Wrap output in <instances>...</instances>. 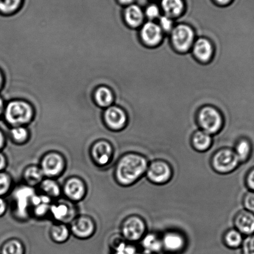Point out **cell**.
I'll list each match as a JSON object with an SVG mask.
<instances>
[{
  "mask_svg": "<svg viewBox=\"0 0 254 254\" xmlns=\"http://www.w3.org/2000/svg\"><path fill=\"white\" fill-rule=\"evenodd\" d=\"M245 183L249 191H254V166L251 168L247 173Z\"/></svg>",
  "mask_w": 254,
  "mask_h": 254,
  "instance_id": "cell-38",
  "label": "cell"
},
{
  "mask_svg": "<svg viewBox=\"0 0 254 254\" xmlns=\"http://www.w3.org/2000/svg\"><path fill=\"white\" fill-rule=\"evenodd\" d=\"M162 249L170 254L183 251L187 246V239L183 233L177 230H169L161 236Z\"/></svg>",
  "mask_w": 254,
  "mask_h": 254,
  "instance_id": "cell-13",
  "label": "cell"
},
{
  "mask_svg": "<svg viewBox=\"0 0 254 254\" xmlns=\"http://www.w3.org/2000/svg\"><path fill=\"white\" fill-rule=\"evenodd\" d=\"M119 1L123 4H129L132 3L133 0H119Z\"/></svg>",
  "mask_w": 254,
  "mask_h": 254,
  "instance_id": "cell-43",
  "label": "cell"
},
{
  "mask_svg": "<svg viewBox=\"0 0 254 254\" xmlns=\"http://www.w3.org/2000/svg\"><path fill=\"white\" fill-rule=\"evenodd\" d=\"M1 82H2V77H1V73H0V86H1Z\"/></svg>",
  "mask_w": 254,
  "mask_h": 254,
  "instance_id": "cell-46",
  "label": "cell"
},
{
  "mask_svg": "<svg viewBox=\"0 0 254 254\" xmlns=\"http://www.w3.org/2000/svg\"><path fill=\"white\" fill-rule=\"evenodd\" d=\"M44 178L45 177H44L39 165H28L24 169L23 174H22L23 184L33 187V188L38 187Z\"/></svg>",
  "mask_w": 254,
  "mask_h": 254,
  "instance_id": "cell-19",
  "label": "cell"
},
{
  "mask_svg": "<svg viewBox=\"0 0 254 254\" xmlns=\"http://www.w3.org/2000/svg\"><path fill=\"white\" fill-rule=\"evenodd\" d=\"M71 235L68 224L56 223L49 229V237L56 244L65 243L70 239Z\"/></svg>",
  "mask_w": 254,
  "mask_h": 254,
  "instance_id": "cell-20",
  "label": "cell"
},
{
  "mask_svg": "<svg viewBox=\"0 0 254 254\" xmlns=\"http://www.w3.org/2000/svg\"><path fill=\"white\" fill-rule=\"evenodd\" d=\"M11 135L14 142L19 145L25 144L29 137L28 130L22 127L13 128L11 130Z\"/></svg>",
  "mask_w": 254,
  "mask_h": 254,
  "instance_id": "cell-33",
  "label": "cell"
},
{
  "mask_svg": "<svg viewBox=\"0 0 254 254\" xmlns=\"http://www.w3.org/2000/svg\"><path fill=\"white\" fill-rule=\"evenodd\" d=\"M159 23L160 28L165 31L169 32L171 31L172 27H173V21L168 16L160 17Z\"/></svg>",
  "mask_w": 254,
  "mask_h": 254,
  "instance_id": "cell-37",
  "label": "cell"
},
{
  "mask_svg": "<svg viewBox=\"0 0 254 254\" xmlns=\"http://www.w3.org/2000/svg\"><path fill=\"white\" fill-rule=\"evenodd\" d=\"M173 175V169L169 162L163 159H155L149 162L145 176L150 183L164 186L171 181Z\"/></svg>",
  "mask_w": 254,
  "mask_h": 254,
  "instance_id": "cell-6",
  "label": "cell"
},
{
  "mask_svg": "<svg viewBox=\"0 0 254 254\" xmlns=\"http://www.w3.org/2000/svg\"><path fill=\"white\" fill-rule=\"evenodd\" d=\"M223 241L227 248L236 249L241 248L244 241V236L234 228L227 230L223 234Z\"/></svg>",
  "mask_w": 254,
  "mask_h": 254,
  "instance_id": "cell-25",
  "label": "cell"
},
{
  "mask_svg": "<svg viewBox=\"0 0 254 254\" xmlns=\"http://www.w3.org/2000/svg\"><path fill=\"white\" fill-rule=\"evenodd\" d=\"M213 139L210 134L199 130L194 133L191 138V145L193 149L199 152H206L210 149Z\"/></svg>",
  "mask_w": 254,
  "mask_h": 254,
  "instance_id": "cell-23",
  "label": "cell"
},
{
  "mask_svg": "<svg viewBox=\"0 0 254 254\" xmlns=\"http://www.w3.org/2000/svg\"><path fill=\"white\" fill-rule=\"evenodd\" d=\"M140 254H154L146 253V252H143V253H140Z\"/></svg>",
  "mask_w": 254,
  "mask_h": 254,
  "instance_id": "cell-47",
  "label": "cell"
},
{
  "mask_svg": "<svg viewBox=\"0 0 254 254\" xmlns=\"http://www.w3.org/2000/svg\"><path fill=\"white\" fill-rule=\"evenodd\" d=\"M105 120L111 129L118 130L125 127L127 117L122 109L113 107L106 111Z\"/></svg>",
  "mask_w": 254,
  "mask_h": 254,
  "instance_id": "cell-18",
  "label": "cell"
},
{
  "mask_svg": "<svg viewBox=\"0 0 254 254\" xmlns=\"http://www.w3.org/2000/svg\"><path fill=\"white\" fill-rule=\"evenodd\" d=\"M38 188L40 190L39 193L45 194L53 200L59 199L63 194L62 186L56 181V179L44 178L41 183L39 184Z\"/></svg>",
  "mask_w": 254,
  "mask_h": 254,
  "instance_id": "cell-21",
  "label": "cell"
},
{
  "mask_svg": "<svg viewBox=\"0 0 254 254\" xmlns=\"http://www.w3.org/2000/svg\"><path fill=\"white\" fill-rule=\"evenodd\" d=\"M68 226L71 235L80 240L92 238L97 231V224L94 219L88 215L78 214Z\"/></svg>",
  "mask_w": 254,
  "mask_h": 254,
  "instance_id": "cell-8",
  "label": "cell"
},
{
  "mask_svg": "<svg viewBox=\"0 0 254 254\" xmlns=\"http://www.w3.org/2000/svg\"><path fill=\"white\" fill-rule=\"evenodd\" d=\"M8 210V203L4 197L0 196V218L6 214Z\"/></svg>",
  "mask_w": 254,
  "mask_h": 254,
  "instance_id": "cell-40",
  "label": "cell"
},
{
  "mask_svg": "<svg viewBox=\"0 0 254 254\" xmlns=\"http://www.w3.org/2000/svg\"><path fill=\"white\" fill-rule=\"evenodd\" d=\"M115 149L110 142L99 140L93 143L90 149V156L94 164L99 167H105L112 162Z\"/></svg>",
  "mask_w": 254,
  "mask_h": 254,
  "instance_id": "cell-10",
  "label": "cell"
},
{
  "mask_svg": "<svg viewBox=\"0 0 254 254\" xmlns=\"http://www.w3.org/2000/svg\"><path fill=\"white\" fill-rule=\"evenodd\" d=\"M199 124L201 130L213 135L220 130L222 120L218 111L211 107L204 108L199 115Z\"/></svg>",
  "mask_w": 254,
  "mask_h": 254,
  "instance_id": "cell-12",
  "label": "cell"
},
{
  "mask_svg": "<svg viewBox=\"0 0 254 254\" xmlns=\"http://www.w3.org/2000/svg\"><path fill=\"white\" fill-rule=\"evenodd\" d=\"M243 203L244 209L254 214V191L247 192L244 194Z\"/></svg>",
  "mask_w": 254,
  "mask_h": 254,
  "instance_id": "cell-36",
  "label": "cell"
},
{
  "mask_svg": "<svg viewBox=\"0 0 254 254\" xmlns=\"http://www.w3.org/2000/svg\"><path fill=\"white\" fill-rule=\"evenodd\" d=\"M149 164L146 157L140 153H126L115 165V181L123 187L132 186L145 176Z\"/></svg>",
  "mask_w": 254,
  "mask_h": 254,
  "instance_id": "cell-1",
  "label": "cell"
},
{
  "mask_svg": "<svg viewBox=\"0 0 254 254\" xmlns=\"http://www.w3.org/2000/svg\"><path fill=\"white\" fill-rule=\"evenodd\" d=\"M13 181L11 175L7 172H0V196H4L10 193L13 189Z\"/></svg>",
  "mask_w": 254,
  "mask_h": 254,
  "instance_id": "cell-31",
  "label": "cell"
},
{
  "mask_svg": "<svg viewBox=\"0 0 254 254\" xmlns=\"http://www.w3.org/2000/svg\"><path fill=\"white\" fill-rule=\"evenodd\" d=\"M3 102H2L1 98H0V114H1L2 110H3Z\"/></svg>",
  "mask_w": 254,
  "mask_h": 254,
  "instance_id": "cell-45",
  "label": "cell"
},
{
  "mask_svg": "<svg viewBox=\"0 0 254 254\" xmlns=\"http://www.w3.org/2000/svg\"><path fill=\"white\" fill-rule=\"evenodd\" d=\"M121 235L129 243L140 241L147 233V224L144 219L138 215H130L121 224Z\"/></svg>",
  "mask_w": 254,
  "mask_h": 254,
  "instance_id": "cell-5",
  "label": "cell"
},
{
  "mask_svg": "<svg viewBox=\"0 0 254 254\" xmlns=\"http://www.w3.org/2000/svg\"><path fill=\"white\" fill-rule=\"evenodd\" d=\"M140 35L143 41L149 46H155L161 41L162 29L157 24L153 22H147L142 26Z\"/></svg>",
  "mask_w": 254,
  "mask_h": 254,
  "instance_id": "cell-17",
  "label": "cell"
},
{
  "mask_svg": "<svg viewBox=\"0 0 254 254\" xmlns=\"http://www.w3.org/2000/svg\"><path fill=\"white\" fill-rule=\"evenodd\" d=\"M62 190L66 200L75 204L85 199L88 191L85 181L77 176H71L66 179L62 186Z\"/></svg>",
  "mask_w": 254,
  "mask_h": 254,
  "instance_id": "cell-7",
  "label": "cell"
},
{
  "mask_svg": "<svg viewBox=\"0 0 254 254\" xmlns=\"http://www.w3.org/2000/svg\"><path fill=\"white\" fill-rule=\"evenodd\" d=\"M172 40L177 50L188 51L194 41L193 31L189 26L180 24L172 31Z\"/></svg>",
  "mask_w": 254,
  "mask_h": 254,
  "instance_id": "cell-14",
  "label": "cell"
},
{
  "mask_svg": "<svg viewBox=\"0 0 254 254\" xmlns=\"http://www.w3.org/2000/svg\"><path fill=\"white\" fill-rule=\"evenodd\" d=\"M241 164L233 149L223 147L217 150L211 159V166L216 173L228 175L233 172Z\"/></svg>",
  "mask_w": 254,
  "mask_h": 254,
  "instance_id": "cell-3",
  "label": "cell"
},
{
  "mask_svg": "<svg viewBox=\"0 0 254 254\" xmlns=\"http://www.w3.org/2000/svg\"><path fill=\"white\" fill-rule=\"evenodd\" d=\"M49 215L56 223L69 224L78 215L75 203L68 200L53 202Z\"/></svg>",
  "mask_w": 254,
  "mask_h": 254,
  "instance_id": "cell-11",
  "label": "cell"
},
{
  "mask_svg": "<svg viewBox=\"0 0 254 254\" xmlns=\"http://www.w3.org/2000/svg\"><path fill=\"white\" fill-rule=\"evenodd\" d=\"M24 243L18 238H11L4 242L0 249V254H25Z\"/></svg>",
  "mask_w": 254,
  "mask_h": 254,
  "instance_id": "cell-27",
  "label": "cell"
},
{
  "mask_svg": "<svg viewBox=\"0 0 254 254\" xmlns=\"http://www.w3.org/2000/svg\"><path fill=\"white\" fill-rule=\"evenodd\" d=\"M112 248L113 254H140L134 243H129L125 239Z\"/></svg>",
  "mask_w": 254,
  "mask_h": 254,
  "instance_id": "cell-30",
  "label": "cell"
},
{
  "mask_svg": "<svg viewBox=\"0 0 254 254\" xmlns=\"http://www.w3.org/2000/svg\"><path fill=\"white\" fill-rule=\"evenodd\" d=\"M125 19L128 24L132 27H137L143 21L141 9L137 5H130L125 11Z\"/></svg>",
  "mask_w": 254,
  "mask_h": 254,
  "instance_id": "cell-28",
  "label": "cell"
},
{
  "mask_svg": "<svg viewBox=\"0 0 254 254\" xmlns=\"http://www.w3.org/2000/svg\"><path fill=\"white\" fill-rule=\"evenodd\" d=\"M53 200L43 193H37L32 198L31 216L36 219H43L49 215V211Z\"/></svg>",
  "mask_w": 254,
  "mask_h": 254,
  "instance_id": "cell-15",
  "label": "cell"
},
{
  "mask_svg": "<svg viewBox=\"0 0 254 254\" xmlns=\"http://www.w3.org/2000/svg\"><path fill=\"white\" fill-rule=\"evenodd\" d=\"M241 248L242 254H254V234L244 239Z\"/></svg>",
  "mask_w": 254,
  "mask_h": 254,
  "instance_id": "cell-35",
  "label": "cell"
},
{
  "mask_svg": "<svg viewBox=\"0 0 254 254\" xmlns=\"http://www.w3.org/2000/svg\"><path fill=\"white\" fill-rule=\"evenodd\" d=\"M37 193L35 188L23 184L12 191V214L19 221H26L31 216V204Z\"/></svg>",
  "mask_w": 254,
  "mask_h": 254,
  "instance_id": "cell-2",
  "label": "cell"
},
{
  "mask_svg": "<svg viewBox=\"0 0 254 254\" xmlns=\"http://www.w3.org/2000/svg\"><path fill=\"white\" fill-rule=\"evenodd\" d=\"M6 118L9 124L14 127H21L28 123L32 117V110L28 104L22 102L9 103L6 110Z\"/></svg>",
  "mask_w": 254,
  "mask_h": 254,
  "instance_id": "cell-9",
  "label": "cell"
},
{
  "mask_svg": "<svg viewBox=\"0 0 254 254\" xmlns=\"http://www.w3.org/2000/svg\"><path fill=\"white\" fill-rule=\"evenodd\" d=\"M162 6L168 16L179 15L184 8L182 0H162Z\"/></svg>",
  "mask_w": 254,
  "mask_h": 254,
  "instance_id": "cell-29",
  "label": "cell"
},
{
  "mask_svg": "<svg viewBox=\"0 0 254 254\" xmlns=\"http://www.w3.org/2000/svg\"><path fill=\"white\" fill-rule=\"evenodd\" d=\"M5 144V138H4L3 133L0 130V151L3 149Z\"/></svg>",
  "mask_w": 254,
  "mask_h": 254,
  "instance_id": "cell-42",
  "label": "cell"
},
{
  "mask_svg": "<svg viewBox=\"0 0 254 254\" xmlns=\"http://www.w3.org/2000/svg\"><path fill=\"white\" fill-rule=\"evenodd\" d=\"M193 53L197 58L201 61H207L210 59L213 53V48L206 39H199L194 44Z\"/></svg>",
  "mask_w": 254,
  "mask_h": 254,
  "instance_id": "cell-24",
  "label": "cell"
},
{
  "mask_svg": "<svg viewBox=\"0 0 254 254\" xmlns=\"http://www.w3.org/2000/svg\"><path fill=\"white\" fill-rule=\"evenodd\" d=\"M233 149L239 162L242 164V163L246 162L250 159L252 152H253V145H252L250 140L243 138L237 142Z\"/></svg>",
  "mask_w": 254,
  "mask_h": 254,
  "instance_id": "cell-26",
  "label": "cell"
},
{
  "mask_svg": "<svg viewBox=\"0 0 254 254\" xmlns=\"http://www.w3.org/2000/svg\"><path fill=\"white\" fill-rule=\"evenodd\" d=\"M216 1H218L219 3L224 4L229 3L230 0H216Z\"/></svg>",
  "mask_w": 254,
  "mask_h": 254,
  "instance_id": "cell-44",
  "label": "cell"
},
{
  "mask_svg": "<svg viewBox=\"0 0 254 254\" xmlns=\"http://www.w3.org/2000/svg\"><path fill=\"white\" fill-rule=\"evenodd\" d=\"M7 165H8V160H7L6 155L0 151V172L4 171Z\"/></svg>",
  "mask_w": 254,
  "mask_h": 254,
  "instance_id": "cell-41",
  "label": "cell"
},
{
  "mask_svg": "<svg viewBox=\"0 0 254 254\" xmlns=\"http://www.w3.org/2000/svg\"><path fill=\"white\" fill-rule=\"evenodd\" d=\"M39 166L45 178L56 179L65 171V157L61 152L51 150L41 157Z\"/></svg>",
  "mask_w": 254,
  "mask_h": 254,
  "instance_id": "cell-4",
  "label": "cell"
},
{
  "mask_svg": "<svg viewBox=\"0 0 254 254\" xmlns=\"http://www.w3.org/2000/svg\"><path fill=\"white\" fill-rule=\"evenodd\" d=\"M234 228L243 236L254 234V214L246 209L239 211L234 218Z\"/></svg>",
  "mask_w": 254,
  "mask_h": 254,
  "instance_id": "cell-16",
  "label": "cell"
},
{
  "mask_svg": "<svg viewBox=\"0 0 254 254\" xmlns=\"http://www.w3.org/2000/svg\"><path fill=\"white\" fill-rule=\"evenodd\" d=\"M146 15L149 19H155L159 15V9L156 6L151 5L146 9Z\"/></svg>",
  "mask_w": 254,
  "mask_h": 254,
  "instance_id": "cell-39",
  "label": "cell"
},
{
  "mask_svg": "<svg viewBox=\"0 0 254 254\" xmlns=\"http://www.w3.org/2000/svg\"><path fill=\"white\" fill-rule=\"evenodd\" d=\"M21 0H0V11L9 13L14 11L20 6Z\"/></svg>",
  "mask_w": 254,
  "mask_h": 254,
  "instance_id": "cell-34",
  "label": "cell"
},
{
  "mask_svg": "<svg viewBox=\"0 0 254 254\" xmlns=\"http://www.w3.org/2000/svg\"><path fill=\"white\" fill-rule=\"evenodd\" d=\"M144 252L156 254L163 250L161 236L155 233H146L140 241Z\"/></svg>",
  "mask_w": 254,
  "mask_h": 254,
  "instance_id": "cell-22",
  "label": "cell"
},
{
  "mask_svg": "<svg viewBox=\"0 0 254 254\" xmlns=\"http://www.w3.org/2000/svg\"><path fill=\"white\" fill-rule=\"evenodd\" d=\"M96 100L102 107H107L113 102V95L107 88L101 87L96 92Z\"/></svg>",
  "mask_w": 254,
  "mask_h": 254,
  "instance_id": "cell-32",
  "label": "cell"
}]
</instances>
